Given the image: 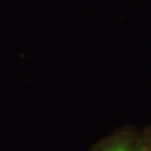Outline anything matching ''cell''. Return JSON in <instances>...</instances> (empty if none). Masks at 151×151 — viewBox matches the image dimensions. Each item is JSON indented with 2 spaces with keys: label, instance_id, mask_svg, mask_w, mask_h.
<instances>
[{
  "label": "cell",
  "instance_id": "1",
  "mask_svg": "<svg viewBox=\"0 0 151 151\" xmlns=\"http://www.w3.org/2000/svg\"><path fill=\"white\" fill-rule=\"evenodd\" d=\"M90 151H150V148L145 129L125 125L97 141Z\"/></svg>",
  "mask_w": 151,
  "mask_h": 151
},
{
  "label": "cell",
  "instance_id": "2",
  "mask_svg": "<svg viewBox=\"0 0 151 151\" xmlns=\"http://www.w3.org/2000/svg\"><path fill=\"white\" fill-rule=\"evenodd\" d=\"M145 132H146L147 139H148V142H149V148H150V151H151V125L145 128Z\"/></svg>",
  "mask_w": 151,
  "mask_h": 151
}]
</instances>
